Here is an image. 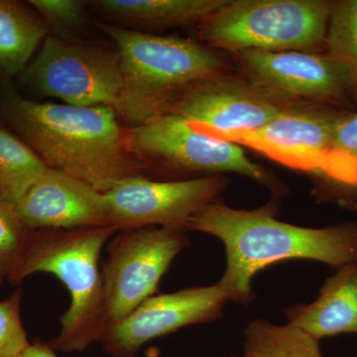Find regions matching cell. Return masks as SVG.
Segmentation results:
<instances>
[{
  "mask_svg": "<svg viewBox=\"0 0 357 357\" xmlns=\"http://www.w3.org/2000/svg\"><path fill=\"white\" fill-rule=\"evenodd\" d=\"M29 3L59 34L79 29L88 6V2L79 0H31Z\"/></svg>",
  "mask_w": 357,
  "mask_h": 357,
  "instance_id": "obj_24",
  "label": "cell"
},
{
  "mask_svg": "<svg viewBox=\"0 0 357 357\" xmlns=\"http://www.w3.org/2000/svg\"><path fill=\"white\" fill-rule=\"evenodd\" d=\"M229 185L225 176L185 180H153L136 176L105 192L109 227L116 230L181 227L218 201Z\"/></svg>",
  "mask_w": 357,
  "mask_h": 357,
  "instance_id": "obj_9",
  "label": "cell"
},
{
  "mask_svg": "<svg viewBox=\"0 0 357 357\" xmlns=\"http://www.w3.org/2000/svg\"><path fill=\"white\" fill-rule=\"evenodd\" d=\"M319 342L290 324L255 319L244 330L241 357H324Z\"/></svg>",
  "mask_w": 357,
  "mask_h": 357,
  "instance_id": "obj_18",
  "label": "cell"
},
{
  "mask_svg": "<svg viewBox=\"0 0 357 357\" xmlns=\"http://www.w3.org/2000/svg\"><path fill=\"white\" fill-rule=\"evenodd\" d=\"M17 357H58L56 351L48 344L37 342L30 344Z\"/></svg>",
  "mask_w": 357,
  "mask_h": 357,
  "instance_id": "obj_25",
  "label": "cell"
},
{
  "mask_svg": "<svg viewBox=\"0 0 357 357\" xmlns=\"http://www.w3.org/2000/svg\"><path fill=\"white\" fill-rule=\"evenodd\" d=\"M29 232L16 206L0 198V285L17 266Z\"/></svg>",
  "mask_w": 357,
  "mask_h": 357,
  "instance_id": "obj_22",
  "label": "cell"
},
{
  "mask_svg": "<svg viewBox=\"0 0 357 357\" xmlns=\"http://www.w3.org/2000/svg\"><path fill=\"white\" fill-rule=\"evenodd\" d=\"M342 115L319 105H292L261 128L222 140L250 148L293 170L321 175Z\"/></svg>",
  "mask_w": 357,
  "mask_h": 357,
  "instance_id": "obj_13",
  "label": "cell"
},
{
  "mask_svg": "<svg viewBox=\"0 0 357 357\" xmlns=\"http://www.w3.org/2000/svg\"><path fill=\"white\" fill-rule=\"evenodd\" d=\"M277 204L237 210L215 201L185 223V229L217 237L225 244L227 268L218 283L227 299H255L252 279L285 260H314L338 268L357 262V222L306 227L277 220Z\"/></svg>",
  "mask_w": 357,
  "mask_h": 357,
  "instance_id": "obj_1",
  "label": "cell"
},
{
  "mask_svg": "<svg viewBox=\"0 0 357 357\" xmlns=\"http://www.w3.org/2000/svg\"><path fill=\"white\" fill-rule=\"evenodd\" d=\"M236 56L245 77L287 105H342L349 96L347 73L326 54L249 50Z\"/></svg>",
  "mask_w": 357,
  "mask_h": 357,
  "instance_id": "obj_12",
  "label": "cell"
},
{
  "mask_svg": "<svg viewBox=\"0 0 357 357\" xmlns=\"http://www.w3.org/2000/svg\"><path fill=\"white\" fill-rule=\"evenodd\" d=\"M352 208H354V211H357V199L352 203Z\"/></svg>",
  "mask_w": 357,
  "mask_h": 357,
  "instance_id": "obj_26",
  "label": "cell"
},
{
  "mask_svg": "<svg viewBox=\"0 0 357 357\" xmlns=\"http://www.w3.org/2000/svg\"><path fill=\"white\" fill-rule=\"evenodd\" d=\"M15 206L29 230L109 227L102 192L51 168Z\"/></svg>",
  "mask_w": 357,
  "mask_h": 357,
  "instance_id": "obj_14",
  "label": "cell"
},
{
  "mask_svg": "<svg viewBox=\"0 0 357 357\" xmlns=\"http://www.w3.org/2000/svg\"><path fill=\"white\" fill-rule=\"evenodd\" d=\"M119 231L112 227L30 230L17 266L7 283L18 286L39 272L57 277L70 294L60 332L49 347L55 351H83L107 330L100 257Z\"/></svg>",
  "mask_w": 357,
  "mask_h": 357,
  "instance_id": "obj_3",
  "label": "cell"
},
{
  "mask_svg": "<svg viewBox=\"0 0 357 357\" xmlns=\"http://www.w3.org/2000/svg\"><path fill=\"white\" fill-rule=\"evenodd\" d=\"M290 325L314 340L342 335H357V262L338 268L328 277L311 304L288 307Z\"/></svg>",
  "mask_w": 357,
  "mask_h": 357,
  "instance_id": "obj_15",
  "label": "cell"
},
{
  "mask_svg": "<svg viewBox=\"0 0 357 357\" xmlns=\"http://www.w3.org/2000/svg\"><path fill=\"white\" fill-rule=\"evenodd\" d=\"M20 76L37 95L76 107L114 109L123 84L119 52L60 36L46 37Z\"/></svg>",
  "mask_w": 357,
  "mask_h": 357,
  "instance_id": "obj_7",
  "label": "cell"
},
{
  "mask_svg": "<svg viewBox=\"0 0 357 357\" xmlns=\"http://www.w3.org/2000/svg\"><path fill=\"white\" fill-rule=\"evenodd\" d=\"M126 146L141 163L170 172L203 174L204 177L234 173L278 194L283 190L267 169L251 161L239 145L206 135L181 115L161 114L126 129Z\"/></svg>",
  "mask_w": 357,
  "mask_h": 357,
  "instance_id": "obj_6",
  "label": "cell"
},
{
  "mask_svg": "<svg viewBox=\"0 0 357 357\" xmlns=\"http://www.w3.org/2000/svg\"><path fill=\"white\" fill-rule=\"evenodd\" d=\"M48 168L24 141L0 128V198L16 206Z\"/></svg>",
  "mask_w": 357,
  "mask_h": 357,
  "instance_id": "obj_19",
  "label": "cell"
},
{
  "mask_svg": "<svg viewBox=\"0 0 357 357\" xmlns=\"http://www.w3.org/2000/svg\"><path fill=\"white\" fill-rule=\"evenodd\" d=\"M324 46L347 73L349 96L357 102V0L335 1Z\"/></svg>",
  "mask_w": 357,
  "mask_h": 357,
  "instance_id": "obj_20",
  "label": "cell"
},
{
  "mask_svg": "<svg viewBox=\"0 0 357 357\" xmlns=\"http://www.w3.org/2000/svg\"><path fill=\"white\" fill-rule=\"evenodd\" d=\"M321 175L357 188V112L342 114L338 121Z\"/></svg>",
  "mask_w": 357,
  "mask_h": 357,
  "instance_id": "obj_21",
  "label": "cell"
},
{
  "mask_svg": "<svg viewBox=\"0 0 357 357\" xmlns=\"http://www.w3.org/2000/svg\"><path fill=\"white\" fill-rule=\"evenodd\" d=\"M1 109L49 168L96 191L105 194L126 178L145 176L146 168L129 153L126 129L112 107L37 102L9 93Z\"/></svg>",
  "mask_w": 357,
  "mask_h": 357,
  "instance_id": "obj_2",
  "label": "cell"
},
{
  "mask_svg": "<svg viewBox=\"0 0 357 357\" xmlns=\"http://www.w3.org/2000/svg\"><path fill=\"white\" fill-rule=\"evenodd\" d=\"M229 0H98L88 2L109 24L135 30L201 25Z\"/></svg>",
  "mask_w": 357,
  "mask_h": 357,
  "instance_id": "obj_16",
  "label": "cell"
},
{
  "mask_svg": "<svg viewBox=\"0 0 357 357\" xmlns=\"http://www.w3.org/2000/svg\"><path fill=\"white\" fill-rule=\"evenodd\" d=\"M187 231L147 227L115 234L102 269L107 330L153 296L171 263L190 245Z\"/></svg>",
  "mask_w": 357,
  "mask_h": 357,
  "instance_id": "obj_8",
  "label": "cell"
},
{
  "mask_svg": "<svg viewBox=\"0 0 357 357\" xmlns=\"http://www.w3.org/2000/svg\"><path fill=\"white\" fill-rule=\"evenodd\" d=\"M227 296L218 282L152 296L107 328L100 342L112 357H135L143 345L185 328L217 321Z\"/></svg>",
  "mask_w": 357,
  "mask_h": 357,
  "instance_id": "obj_11",
  "label": "cell"
},
{
  "mask_svg": "<svg viewBox=\"0 0 357 357\" xmlns=\"http://www.w3.org/2000/svg\"><path fill=\"white\" fill-rule=\"evenodd\" d=\"M100 27L121 58L123 84L114 110L130 128L168 114L178 93L192 84L227 73L222 54L206 44L109 23Z\"/></svg>",
  "mask_w": 357,
  "mask_h": 357,
  "instance_id": "obj_4",
  "label": "cell"
},
{
  "mask_svg": "<svg viewBox=\"0 0 357 357\" xmlns=\"http://www.w3.org/2000/svg\"><path fill=\"white\" fill-rule=\"evenodd\" d=\"M290 107L248 77L225 73L181 91L168 114L181 115L202 132L222 140L232 134L261 128Z\"/></svg>",
  "mask_w": 357,
  "mask_h": 357,
  "instance_id": "obj_10",
  "label": "cell"
},
{
  "mask_svg": "<svg viewBox=\"0 0 357 357\" xmlns=\"http://www.w3.org/2000/svg\"><path fill=\"white\" fill-rule=\"evenodd\" d=\"M22 290L0 301V357H17L31 342L21 319Z\"/></svg>",
  "mask_w": 357,
  "mask_h": 357,
  "instance_id": "obj_23",
  "label": "cell"
},
{
  "mask_svg": "<svg viewBox=\"0 0 357 357\" xmlns=\"http://www.w3.org/2000/svg\"><path fill=\"white\" fill-rule=\"evenodd\" d=\"M46 34V24L27 6L0 0V76H20Z\"/></svg>",
  "mask_w": 357,
  "mask_h": 357,
  "instance_id": "obj_17",
  "label": "cell"
},
{
  "mask_svg": "<svg viewBox=\"0 0 357 357\" xmlns=\"http://www.w3.org/2000/svg\"><path fill=\"white\" fill-rule=\"evenodd\" d=\"M335 1L229 0L199 25V38L217 51L314 52L325 44Z\"/></svg>",
  "mask_w": 357,
  "mask_h": 357,
  "instance_id": "obj_5",
  "label": "cell"
},
{
  "mask_svg": "<svg viewBox=\"0 0 357 357\" xmlns=\"http://www.w3.org/2000/svg\"><path fill=\"white\" fill-rule=\"evenodd\" d=\"M227 357H229V356H227ZM230 357H234V356H230Z\"/></svg>",
  "mask_w": 357,
  "mask_h": 357,
  "instance_id": "obj_27",
  "label": "cell"
}]
</instances>
